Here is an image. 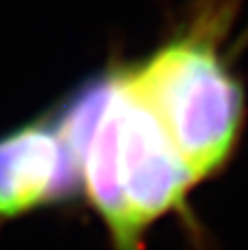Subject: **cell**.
Masks as SVG:
<instances>
[{"label":"cell","instance_id":"1","mask_svg":"<svg viewBox=\"0 0 248 250\" xmlns=\"http://www.w3.org/2000/svg\"><path fill=\"white\" fill-rule=\"evenodd\" d=\"M79 167L82 191L112 250H143V233L187 211L196 180L123 68L103 70L51 112Z\"/></svg>","mask_w":248,"mask_h":250},{"label":"cell","instance_id":"3","mask_svg":"<svg viewBox=\"0 0 248 250\" xmlns=\"http://www.w3.org/2000/svg\"><path fill=\"white\" fill-rule=\"evenodd\" d=\"M79 191L77 160L51 114L0 136V229L68 202Z\"/></svg>","mask_w":248,"mask_h":250},{"label":"cell","instance_id":"2","mask_svg":"<svg viewBox=\"0 0 248 250\" xmlns=\"http://www.w3.org/2000/svg\"><path fill=\"white\" fill-rule=\"evenodd\" d=\"M123 73L156 114L196 185L227 169L244 132L246 97L220 51L213 18L169 38L134 66H123Z\"/></svg>","mask_w":248,"mask_h":250}]
</instances>
